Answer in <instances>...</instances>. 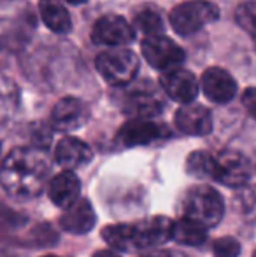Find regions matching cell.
Segmentation results:
<instances>
[{
	"label": "cell",
	"instance_id": "cell-1",
	"mask_svg": "<svg viewBox=\"0 0 256 257\" xmlns=\"http://www.w3.org/2000/svg\"><path fill=\"white\" fill-rule=\"evenodd\" d=\"M48 173V159L41 151L18 147L6 156L0 166V184L11 196L28 200L41 194Z\"/></svg>",
	"mask_w": 256,
	"mask_h": 257
},
{
	"label": "cell",
	"instance_id": "cell-2",
	"mask_svg": "<svg viewBox=\"0 0 256 257\" xmlns=\"http://www.w3.org/2000/svg\"><path fill=\"white\" fill-rule=\"evenodd\" d=\"M181 212L183 217L197 220L205 227H212L223 219L225 201L221 194L211 186H195L190 187L183 196Z\"/></svg>",
	"mask_w": 256,
	"mask_h": 257
},
{
	"label": "cell",
	"instance_id": "cell-3",
	"mask_svg": "<svg viewBox=\"0 0 256 257\" xmlns=\"http://www.w3.org/2000/svg\"><path fill=\"white\" fill-rule=\"evenodd\" d=\"M219 18V9L205 0H188L170 11V25L179 35L188 37L197 34L205 25L212 23Z\"/></svg>",
	"mask_w": 256,
	"mask_h": 257
},
{
	"label": "cell",
	"instance_id": "cell-4",
	"mask_svg": "<svg viewBox=\"0 0 256 257\" xmlns=\"http://www.w3.org/2000/svg\"><path fill=\"white\" fill-rule=\"evenodd\" d=\"M97 70L111 86H127L139 72V58L130 49L114 48L97 56Z\"/></svg>",
	"mask_w": 256,
	"mask_h": 257
},
{
	"label": "cell",
	"instance_id": "cell-5",
	"mask_svg": "<svg viewBox=\"0 0 256 257\" xmlns=\"http://www.w3.org/2000/svg\"><path fill=\"white\" fill-rule=\"evenodd\" d=\"M140 49H142V54L147 63L160 72L179 67L186 60L185 49L179 48L174 41H170L161 34L146 35V39L140 44Z\"/></svg>",
	"mask_w": 256,
	"mask_h": 257
},
{
	"label": "cell",
	"instance_id": "cell-6",
	"mask_svg": "<svg viewBox=\"0 0 256 257\" xmlns=\"http://www.w3.org/2000/svg\"><path fill=\"white\" fill-rule=\"evenodd\" d=\"M251 177V163L237 151H223L214 154L212 180L226 187H242Z\"/></svg>",
	"mask_w": 256,
	"mask_h": 257
},
{
	"label": "cell",
	"instance_id": "cell-7",
	"mask_svg": "<svg viewBox=\"0 0 256 257\" xmlns=\"http://www.w3.org/2000/svg\"><path fill=\"white\" fill-rule=\"evenodd\" d=\"M135 34L133 28L125 18L116 14H106L93 25L92 41L97 46H107V48H121L133 41Z\"/></svg>",
	"mask_w": 256,
	"mask_h": 257
},
{
	"label": "cell",
	"instance_id": "cell-8",
	"mask_svg": "<svg viewBox=\"0 0 256 257\" xmlns=\"http://www.w3.org/2000/svg\"><path fill=\"white\" fill-rule=\"evenodd\" d=\"M123 107L125 112L132 117L149 119L163 110V100L158 95L154 86H151L147 81H142L140 84L130 88V91L125 95Z\"/></svg>",
	"mask_w": 256,
	"mask_h": 257
},
{
	"label": "cell",
	"instance_id": "cell-9",
	"mask_svg": "<svg viewBox=\"0 0 256 257\" xmlns=\"http://www.w3.org/2000/svg\"><path fill=\"white\" fill-rule=\"evenodd\" d=\"M170 132L167 126L153 122L149 119L133 117L132 121L125 122L118 133V142L123 147H137V146H149L156 140L167 139Z\"/></svg>",
	"mask_w": 256,
	"mask_h": 257
},
{
	"label": "cell",
	"instance_id": "cell-10",
	"mask_svg": "<svg viewBox=\"0 0 256 257\" xmlns=\"http://www.w3.org/2000/svg\"><path fill=\"white\" fill-rule=\"evenodd\" d=\"M172 222L165 215H153L133 226V248H149L167 243L172 238Z\"/></svg>",
	"mask_w": 256,
	"mask_h": 257
},
{
	"label": "cell",
	"instance_id": "cell-11",
	"mask_svg": "<svg viewBox=\"0 0 256 257\" xmlns=\"http://www.w3.org/2000/svg\"><path fill=\"white\" fill-rule=\"evenodd\" d=\"M160 86L172 100L179 103H192L198 95L197 77L185 68H170L163 70L160 75Z\"/></svg>",
	"mask_w": 256,
	"mask_h": 257
},
{
	"label": "cell",
	"instance_id": "cell-12",
	"mask_svg": "<svg viewBox=\"0 0 256 257\" xmlns=\"http://www.w3.org/2000/svg\"><path fill=\"white\" fill-rule=\"evenodd\" d=\"M88 107L74 96H65L53 107L51 126L58 132H74L88 121Z\"/></svg>",
	"mask_w": 256,
	"mask_h": 257
},
{
	"label": "cell",
	"instance_id": "cell-13",
	"mask_svg": "<svg viewBox=\"0 0 256 257\" xmlns=\"http://www.w3.org/2000/svg\"><path fill=\"white\" fill-rule=\"evenodd\" d=\"M202 91L211 102L228 103L237 93V82L225 68L211 67L202 74Z\"/></svg>",
	"mask_w": 256,
	"mask_h": 257
},
{
	"label": "cell",
	"instance_id": "cell-14",
	"mask_svg": "<svg viewBox=\"0 0 256 257\" xmlns=\"http://www.w3.org/2000/svg\"><path fill=\"white\" fill-rule=\"evenodd\" d=\"M176 126L185 135L204 137L212 132V115L202 105L185 103V107L176 112Z\"/></svg>",
	"mask_w": 256,
	"mask_h": 257
},
{
	"label": "cell",
	"instance_id": "cell-15",
	"mask_svg": "<svg viewBox=\"0 0 256 257\" xmlns=\"http://www.w3.org/2000/svg\"><path fill=\"white\" fill-rule=\"evenodd\" d=\"M95 210H93L90 200L79 198L70 206L65 208L60 217V226L63 231L72 234H84L95 226Z\"/></svg>",
	"mask_w": 256,
	"mask_h": 257
},
{
	"label": "cell",
	"instance_id": "cell-16",
	"mask_svg": "<svg viewBox=\"0 0 256 257\" xmlns=\"http://www.w3.org/2000/svg\"><path fill=\"white\" fill-rule=\"evenodd\" d=\"M93 158V153L88 144L74 137H65L58 142L55 149V159L65 170H75L84 166Z\"/></svg>",
	"mask_w": 256,
	"mask_h": 257
},
{
	"label": "cell",
	"instance_id": "cell-17",
	"mask_svg": "<svg viewBox=\"0 0 256 257\" xmlns=\"http://www.w3.org/2000/svg\"><path fill=\"white\" fill-rule=\"evenodd\" d=\"M79 193H81V182L72 170H65L55 175L48 187L49 200L60 208H67L75 200H79Z\"/></svg>",
	"mask_w": 256,
	"mask_h": 257
},
{
	"label": "cell",
	"instance_id": "cell-18",
	"mask_svg": "<svg viewBox=\"0 0 256 257\" xmlns=\"http://www.w3.org/2000/svg\"><path fill=\"white\" fill-rule=\"evenodd\" d=\"M39 13L49 30L56 34H67L72 28V20L68 11L60 0H41L39 2Z\"/></svg>",
	"mask_w": 256,
	"mask_h": 257
},
{
	"label": "cell",
	"instance_id": "cell-19",
	"mask_svg": "<svg viewBox=\"0 0 256 257\" xmlns=\"http://www.w3.org/2000/svg\"><path fill=\"white\" fill-rule=\"evenodd\" d=\"M172 238L181 245L197 247L207 240V227L202 226L197 220H192L188 217H183L178 222H174L172 227Z\"/></svg>",
	"mask_w": 256,
	"mask_h": 257
},
{
	"label": "cell",
	"instance_id": "cell-20",
	"mask_svg": "<svg viewBox=\"0 0 256 257\" xmlns=\"http://www.w3.org/2000/svg\"><path fill=\"white\" fill-rule=\"evenodd\" d=\"M133 28L140 30L146 35H156L163 32V20H161V14L158 13L154 7L142 6L139 9L133 11Z\"/></svg>",
	"mask_w": 256,
	"mask_h": 257
},
{
	"label": "cell",
	"instance_id": "cell-21",
	"mask_svg": "<svg viewBox=\"0 0 256 257\" xmlns=\"http://www.w3.org/2000/svg\"><path fill=\"white\" fill-rule=\"evenodd\" d=\"M102 238L113 250L127 252L133 248V226L130 224H113L102 229Z\"/></svg>",
	"mask_w": 256,
	"mask_h": 257
},
{
	"label": "cell",
	"instance_id": "cell-22",
	"mask_svg": "<svg viewBox=\"0 0 256 257\" xmlns=\"http://www.w3.org/2000/svg\"><path fill=\"white\" fill-rule=\"evenodd\" d=\"M186 170L198 179H212L214 172V154L205 151H195L186 159Z\"/></svg>",
	"mask_w": 256,
	"mask_h": 257
},
{
	"label": "cell",
	"instance_id": "cell-23",
	"mask_svg": "<svg viewBox=\"0 0 256 257\" xmlns=\"http://www.w3.org/2000/svg\"><path fill=\"white\" fill-rule=\"evenodd\" d=\"M235 21L256 41V2L251 0V2L240 4L235 11Z\"/></svg>",
	"mask_w": 256,
	"mask_h": 257
},
{
	"label": "cell",
	"instance_id": "cell-24",
	"mask_svg": "<svg viewBox=\"0 0 256 257\" xmlns=\"http://www.w3.org/2000/svg\"><path fill=\"white\" fill-rule=\"evenodd\" d=\"M212 252L216 257H239L240 254V243L232 236H223L214 241Z\"/></svg>",
	"mask_w": 256,
	"mask_h": 257
},
{
	"label": "cell",
	"instance_id": "cell-25",
	"mask_svg": "<svg viewBox=\"0 0 256 257\" xmlns=\"http://www.w3.org/2000/svg\"><path fill=\"white\" fill-rule=\"evenodd\" d=\"M242 105L251 117L256 119V88H247L242 95Z\"/></svg>",
	"mask_w": 256,
	"mask_h": 257
},
{
	"label": "cell",
	"instance_id": "cell-26",
	"mask_svg": "<svg viewBox=\"0 0 256 257\" xmlns=\"http://www.w3.org/2000/svg\"><path fill=\"white\" fill-rule=\"evenodd\" d=\"M144 257H186L181 252H174V250H161V252H153V254H147Z\"/></svg>",
	"mask_w": 256,
	"mask_h": 257
},
{
	"label": "cell",
	"instance_id": "cell-27",
	"mask_svg": "<svg viewBox=\"0 0 256 257\" xmlns=\"http://www.w3.org/2000/svg\"><path fill=\"white\" fill-rule=\"evenodd\" d=\"M93 257H121V255L114 250H99L93 254Z\"/></svg>",
	"mask_w": 256,
	"mask_h": 257
},
{
	"label": "cell",
	"instance_id": "cell-28",
	"mask_svg": "<svg viewBox=\"0 0 256 257\" xmlns=\"http://www.w3.org/2000/svg\"><path fill=\"white\" fill-rule=\"evenodd\" d=\"M67 2L74 4V6H81V4H84V2H86V0H67Z\"/></svg>",
	"mask_w": 256,
	"mask_h": 257
},
{
	"label": "cell",
	"instance_id": "cell-29",
	"mask_svg": "<svg viewBox=\"0 0 256 257\" xmlns=\"http://www.w3.org/2000/svg\"><path fill=\"white\" fill-rule=\"evenodd\" d=\"M44 257H58V255H44Z\"/></svg>",
	"mask_w": 256,
	"mask_h": 257
},
{
	"label": "cell",
	"instance_id": "cell-30",
	"mask_svg": "<svg viewBox=\"0 0 256 257\" xmlns=\"http://www.w3.org/2000/svg\"><path fill=\"white\" fill-rule=\"evenodd\" d=\"M253 257H256V250H254V254H253Z\"/></svg>",
	"mask_w": 256,
	"mask_h": 257
},
{
	"label": "cell",
	"instance_id": "cell-31",
	"mask_svg": "<svg viewBox=\"0 0 256 257\" xmlns=\"http://www.w3.org/2000/svg\"><path fill=\"white\" fill-rule=\"evenodd\" d=\"M0 147H2V146H0Z\"/></svg>",
	"mask_w": 256,
	"mask_h": 257
}]
</instances>
